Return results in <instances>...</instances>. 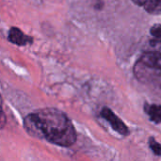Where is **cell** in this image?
Returning a JSON list of instances; mask_svg holds the SVG:
<instances>
[{
  "label": "cell",
  "mask_w": 161,
  "mask_h": 161,
  "mask_svg": "<svg viewBox=\"0 0 161 161\" xmlns=\"http://www.w3.org/2000/svg\"><path fill=\"white\" fill-rule=\"evenodd\" d=\"M24 127L32 137L69 147L76 141L75 129L70 119L56 108H42L28 114L24 120Z\"/></svg>",
  "instance_id": "1"
},
{
  "label": "cell",
  "mask_w": 161,
  "mask_h": 161,
  "mask_svg": "<svg viewBox=\"0 0 161 161\" xmlns=\"http://www.w3.org/2000/svg\"><path fill=\"white\" fill-rule=\"evenodd\" d=\"M101 115L102 117L110 124V125L112 126V128L117 131L119 134L124 135V136H127L129 135V130L127 128V126L125 125V123L108 108H104L101 110Z\"/></svg>",
  "instance_id": "2"
},
{
  "label": "cell",
  "mask_w": 161,
  "mask_h": 161,
  "mask_svg": "<svg viewBox=\"0 0 161 161\" xmlns=\"http://www.w3.org/2000/svg\"><path fill=\"white\" fill-rule=\"evenodd\" d=\"M8 39L10 42L17 44L19 46H25L27 44H31L33 42V38L25 35L21 29L18 27H11L8 30Z\"/></svg>",
  "instance_id": "3"
},
{
  "label": "cell",
  "mask_w": 161,
  "mask_h": 161,
  "mask_svg": "<svg viewBox=\"0 0 161 161\" xmlns=\"http://www.w3.org/2000/svg\"><path fill=\"white\" fill-rule=\"evenodd\" d=\"M140 63H142L143 67L161 71V51L144 54L141 58Z\"/></svg>",
  "instance_id": "4"
},
{
  "label": "cell",
  "mask_w": 161,
  "mask_h": 161,
  "mask_svg": "<svg viewBox=\"0 0 161 161\" xmlns=\"http://www.w3.org/2000/svg\"><path fill=\"white\" fill-rule=\"evenodd\" d=\"M144 111L150 117L151 121L160 124L161 123V106L156 104H145Z\"/></svg>",
  "instance_id": "5"
},
{
  "label": "cell",
  "mask_w": 161,
  "mask_h": 161,
  "mask_svg": "<svg viewBox=\"0 0 161 161\" xmlns=\"http://www.w3.org/2000/svg\"><path fill=\"white\" fill-rule=\"evenodd\" d=\"M138 5L143 6L150 12H155L158 8L161 9V0H133Z\"/></svg>",
  "instance_id": "6"
},
{
  "label": "cell",
  "mask_w": 161,
  "mask_h": 161,
  "mask_svg": "<svg viewBox=\"0 0 161 161\" xmlns=\"http://www.w3.org/2000/svg\"><path fill=\"white\" fill-rule=\"evenodd\" d=\"M150 34L154 38V40L152 42L153 45L161 44V25H159V24L154 25L150 28Z\"/></svg>",
  "instance_id": "7"
},
{
  "label": "cell",
  "mask_w": 161,
  "mask_h": 161,
  "mask_svg": "<svg viewBox=\"0 0 161 161\" xmlns=\"http://www.w3.org/2000/svg\"><path fill=\"white\" fill-rule=\"evenodd\" d=\"M149 144H150V148L152 149V151L157 156H160L161 157V143L158 142L154 139H151L150 142H149Z\"/></svg>",
  "instance_id": "8"
},
{
  "label": "cell",
  "mask_w": 161,
  "mask_h": 161,
  "mask_svg": "<svg viewBox=\"0 0 161 161\" xmlns=\"http://www.w3.org/2000/svg\"><path fill=\"white\" fill-rule=\"evenodd\" d=\"M94 8L96 9H101L103 8V1L102 0H98L95 4H94Z\"/></svg>",
  "instance_id": "9"
},
{
  "label": "cell",
  "mask_w": 161,
  "mask_h": 161,
  "mask_svg": "<svg viewBox=\"0 0 161 161\" xmlns=\"http://www.w3.org/2000/svg\"><path fill=\"white\" fill-rule=\"evenodd\" d=\"M2 99H1V96H0V119H1V116H2Z\"/></svg>",
  "instance_id": "10"
}]
</instances>
